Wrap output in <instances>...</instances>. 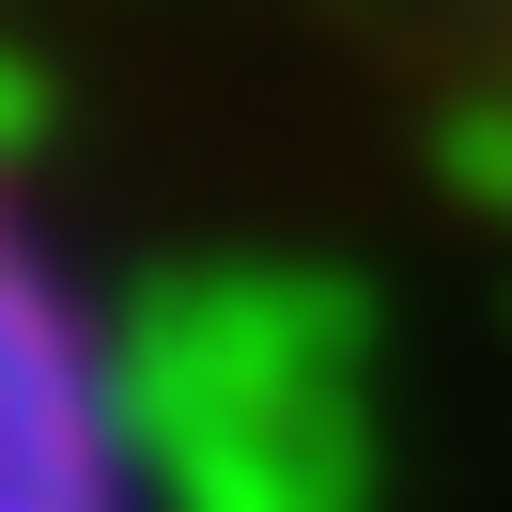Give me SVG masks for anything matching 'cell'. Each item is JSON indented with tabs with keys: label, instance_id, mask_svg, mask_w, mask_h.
Listing matches in <instances>:
<instances>
[{
	"label": "cell",
	"instance_id": "obj_1",
	"mask_svg": "<svg viewBox=\"0 0 512 512\" xmlns=\"http://www.w3.org/2000/svg\"><path fill=\"white\" fill-rule=\"evenodd\" d=\"M326 16L435 109V140L481 187H512V0H326Z\"/></svg>",
	"mask_w": 512,
	"mask_h": 512
}]
</instances>
